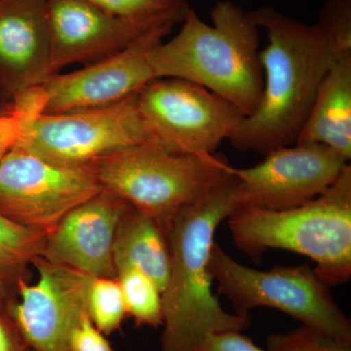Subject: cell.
<instances>
[{
  "instance_id": "obj_19",
  "label": "cell",
  "mask_w": 351,
  "mask_h": 351,
  "mask_svg": "<svg viewBox=\"0 0 351 351\" xmlns=\"http://www.w3.org/2000/svg\"><path fill=\"white\" fill-rule=\"evenodd\" d=\"M125 302L127 314L138 325L158 327L163 325L162 292L149 276L135 269H124L117 274Z\"/></svg>"
},
{
  "instance_id": "obj_18",
  "label": "cell",
  "mask_w": 351,
  "mask_h": 351,
  "mask_svg": "<svg viewBox=\"0 0 351 351\" xmlns=\"http://www.w3.org/2000/svg\"><path fill=\"white\" fill-rule=\"evenodd\" d=\"M46 237L0 215V270L17 288L19 280L25 278L27 265L43 255Z\"/></svg>"
},
{
  "instance_id": "obj_22",
  "label": "cell",
  "mask_w": 351,
  "mask_h": 351,
  "mask_svg": "<svg viewBox=\"0 0 351 351\" xmlns=\"http://www.w3.org/2000/svg\"><path fill=\"white\" fill-rule=\"evenodd\" d=\"M267 343L269 351H351L350 343L304 324L293 331L269 335Z\"/></svg>"
},
{
  "instance_id": "obj_2",
  "label": "cell",
  "mask_w": 351,
  "mask_h": 351,
  "mask_svg": "<svg viewBox=\"0 0 351 351\" xmlns=\"http://www.w3.org/2000/svg\"><path fill=\"white\" fill-rule=\"evenodd\" d=\"M235 177L212 195L184 207L169 234V279L162 293L161 351H195L213 332L239 331L249 316L226 311L212 292L210 257L219 223L237 209L233 200Z\"/></svg>"
},
{
  "instance_id": "obj_29",
  "label": "cell",
  "mask_w": 351,
  "mask_h": 351,
  "mask_svg": "<svg viewBox=\"0 0 351 351\" xmlns=\"http://www.w3.org/2000/svg\"><path fill=\"white\" fill-rule=\"evenodd\" d=\"M31 351H34V350H31Z\"/></svg>"
},
{
  "instance_id": "obj_11",
  "label": "cell",
  "mask_w": 351,
  "mask_h": 351,
  "mask_svg": "<svg viewBox=\"0 0 351 351\" xmlns=\"http://www.w3.org/2000/svg\"><path fill=\"white\" fill-rule=\"evenodd\" d=\"M174 22L154 25L125 49L66 75H53L38 87L43 113L56 114L107 107L138 93L156 80L149 55L172 32Z\"/></svg>"
},
{
  "instance_id": "obj_10",
  "label": "cell",
  "mask_w": 351,
  "mask_h": 351,
  "mask_svg": "<svg viewBox=\"0 0 351 351\" xmlns=\"http://www.w3.org/2000/svg\"><path fill=\"white\" fill-rule=\"evenodd\" d=\"M250 168H234L237 208L291 209L318 197L336 182L348 159L327 145L307 143L279 147Z\"/></svg>"
},
{
  "instance_id": "obj_12",
  "label": "cell",
  "mask_w": 351,
  "mask_h": 351,
  "mask_svg": "<svg viewBox=\"0 0 351 351\" xmlns=\"http://www.w3.org/2000/svg\"><path fill=\"white\" fill-rule=\"evenodd\" d=\"M36 283L18 282L17 300L9 309L21 332L34 351H71V335L88 313V295L93 277L52 263L34 258Z\"/></svg>"
},
{
  "instance_id": "obj_17",
  "label": "cell",
  "mask_w": 351,
  "mask_h": 351,
  "mask_svg": "<svg viewBox=\"0 0 351 351\" xmlns=\"http://www.w3.org/2000/svg\"><path fill=\"white\" fill-rule=\"evenodd\" d=\"M113 263L117 274L124 269L138 270L149 276L163 293L171 267L167 235L154 219L130 205L115 233Z\"/></svg>"
},
{
  "instance_id": "obj_15",
  "label": "cell",
  "mask_w": 351,
  "mask_h": 351,
  "mask_svg": "<svg viewBox=\"0 0 351 351\" xmlns=\"http://www.w3.org/2000/svg\"><path fill=\"white\" fill-rule=\"evenodd\" d=\"M47 0H0V101L50 76Z\"/></svg>"
},
{
  "instance_id": "obj_20",
  "label": "cell",
  "mask_w": 351,
  "mask_h": 351,
  "mask_svg": "<svg viewBox=\"0 0 351 351\" xmlns=\"http://www.w3.org/2000/svg\"><path fill=\"white\" fill-rule=\"evenodd\" d=\"M88 314L104 335L119 329L127 311L117 277H93L88 295Z\"/></svg>"
},
{
  "instance_id": "obj_4",
  "label": "cell",
  "mask_w": 351,
  "mask_h": 351,
  "mask_svg": "<svg viewBox=\"0 0 351 351\" xmlns=\"http://www.w3.org/2000/svg\"><path fill=\"white\" fill-rule=\"evenodd\" d=\"M237 248L253 260L269 249L306 256L316 263L317 276L328 286L351 277V166L314 199L280 211L237 208L228 217Z\"/></svg>"
},
{
  "instance_id": "obj_24",
  "label": "cell",
  "mask_w": 351,
  "mask_h": 351,
  "mask_svg": "<svg viewBox=\"0 0 351 351\" xmlns=\"http://www.w3.org/2000/svg\"><path fill=\"white\" fill-rule=\"evenodd\" d=\"M69 348L71 351H114L105 335L95 326L88 313L83 315L73 330Z\"/></svg>"
},
{
  "instance_id": "obj_21",
  "label": "cell",
  "mask_w": 351,
  "mask_h": 351,
  "mask_svg": "<svg viewBox=\"0 0 351 351\" xmlns=\"http://www.w3.org/2000/svg\"><path fill=\"white\" fill-rule=\"evenodd\" d=\"M117 17L147 22L182 23L189 11L186 0H89Z\"/></svg>"
},
{
  "instance_id": "obj_6",
  "label": "cell",
  "mask_w": 351,
  "mask_h": 351,
  "mask_svg": "<svg viewBox=\"0 0 351 351\" xmlns=\"http://www.w3.org/2000/svg\"><path fill=\"white\" fill-rule=\"evenodd\" d=\"M210 271L235 313L249 316L258 307L277 309L330 336L351 343L350 318L339 308L328 285L307 265L269 270L251 269L215 242Z\"/></svg>"
},
{
  "instance_id": "obj_3",
  "label": "cell",
  "mask_w": 351,
  "mask_h": 351,
  "mask_svg": "<svg viewBox=\"0 0 351 351\" xmlns=\"http://www.w3.org/2000/svg\"><path fill=\"white\" fill-rule=\"evenodd\" d=\"M208 25L189 9L176 36L149 55L156 78L195 83L230 101L249 117L263 88L258 58V27L232 1L217 2Z\"/></svg>"
},
{
  "instance_id": "obj_26",
  "label": "cell",
  "mask_w": 351,
  "mask_h": 351,
  "mask_svg": "<svg viewBox=\"0 0 351 351\" xmlns=\"http://www.w3.org/2000/svg\"><path fill=\"white\" fill-rule=\"evenodd\" d=\"M0 351H31L10 314L0 311Z\"/></svg>"
},
{
  "instance_id": "obj_27",
  "label": "cell",
  "mask_w": 351,
  "mask_h": 351,
  "mask_svg": "<svg viewBox=\"0 0 351 351\" xmlns=\"http://www.w3.org/2000/svg\"><path fill=\"white\" fill-rule=\"evenodd\" d=\"M21 124L17 115L10 112L0 113V161L19 141Z\"/></svg>"
},
{
  "instance_id": "obj_28",
  "label": "cell",
  "mask_w": 351,
  "mask_h": 351,
  "mask_svg": "<svg viewBox=\"0 0 351 351\" xmlns=\"http://www.w3.org/2000/svg\"><path fill=\"white\" fill-rule=\"evenodd\" d=\"M17 286L14 285L0 270V311L9 313V309L16 302Z\"/></svg>"
},
{
  "instance_id": "obj_23",
  "label": "cell",
  "mask_w": 351,
  "mask_h": 351,
  "mask_svg": "<svg viewBox=\"0 0 351 351\" xmlns=\"http://www.w3.org/2000/svg\"><path fill=\"white\" fill-rule=\"evenodd\" d=\"M319 23L332 36L338 51L351 49L350 0H329Z\"/></svg>"
},
{
  "instance_id": "obj_9",
  "label": "cell",
  "mask_w": 351,
  "mask_h": 351,
  "mask_svg": "<svg viewBox=\"0 0 351 351\" xmlns=\"http://www.w3.org/2000/svg\"><path fill=\"white\" fill-rule=\"evenodd\" d=\"M157 145L176 154H215L244 113L219 95L179 78H157L137 94Z\"/></svg>"
},
{
  "instance_id": "obj_25",
  "label": "cell",
  "mask_w": 351,
  "mask_h": 351,
  "mask_svg": "<svg viewBox=\"0 0 351 351\" xmlns=\"http://www.w3.org/2000/svg\"><path fill=\"white\" fill-rule=\"evenodd\" d=\"M195 351H269L258 348L248 337L239 331L213 332L196 348Z\"/></svg>"
},
{
  "instance_id": "obj_7",
  "label": "cell",
  "mask_w": 351,
  "mask_h": 351,
  "mask_svg": "<svg viewBox=\"0 0 351 351\" xmlns=\"http://www.w3.org/2000/svg\"><path fill=\"white\" fill-rule=\"evenodd\" d=\"M137 94L107 107L56 114L15 107L4 110L19 119L21 136L15 145L57 165L89 166L117 149L156 143L138 108Z\"/></svg>"
},
{
  "instance_id": "obj_8",
  "label": "cell",
  "mask_w": 351,
  "mask_h": 351,
  "mask_svg": "<svg viewBox=\"0 0 351 351\" xmlns=\"http://www.w3.org/2000/svg\"><path fill=\"white\" fill-rule=\"evenodd\" d=\"M101 189L90 166L57 165L19 145L0 161V215L46 235Z\"/></svg>"
},
{
  "instance_id": "obj_5",
  "label": "cell",
  "mask_w": 351,
  "mask_h": 351,
  "mask_svg": "<svg viewBox=\"0 0 351 351\" xmlns=\"http://www.w3.org/2000/svg\"><path fill=\"white\" fill-rule=\"evenodd\" d=\"M89 166L101 189L151 217L167 237L184 207L232 177L221 154H176L154 142L117 149Z\"/></svg>"
},
{
  "instance_id": "obj_14",
  "label": "cell",
  "mask_w": 351,
  "mask_h": 351,
  "mask_svg": "<svg viewBox=\"0 0 351 351\" xmlns=\"http://www.w3.org/2000/svg\"><path fill=\"white\" fill-rule=\"evenodd\" d=\"M130 206L101 189L69 212L46 237L41 257L91 277H117L113 241L120 219Z\"/></svg>"
},
{
  "instance_id": "obj_13",
  "label": "cell",
  "mask_w": 351,
  "mask_h": 351,
  "mask_svg": "<svg viewBox=\"0 0 351 351\" xmlns=\"http://www.w3.org/2000/svg\"><path fill=\"white\" fill-rule=\"evenodd\" d=\"M47 15L50 76L69 64H89L112 56L154 25L173 22L124 19L106 12L89 0H47Z\"/></svg>"
},
{
  "instance_id": "obj_1",
  "label": "cell",
  "mask_w": 351,
  "mask_h": 351,
  "mask_svg": "<svg viewBox=\"0 0 351 351\" xmlns=\"http://www.w3.org/2000/svg\"><path fill=\"white\" fill-rule=\"evenodd\" d=\"M249 15L269 38L258 53L263 94L257 110L241 120L230 142L239 151L267 154L297 143L338 49L320 23L304 24L271 6Z\"/></svg>"
},
{
  "instance_id": "obj_16",
  "label": "cell",
  "mask_w": 351,
  "mask_h": 351,
  "mask_svg": "<svg viewBox=\"0 0 351 351\" xmlns=\"http://www.w3.org/2000/svg\"><path fill=\"white\" fill-rule=\"evenodd\" d=\"M315 143L351 157V49L338 51L295 144Z\"/></svg>"
}]
</instances>
